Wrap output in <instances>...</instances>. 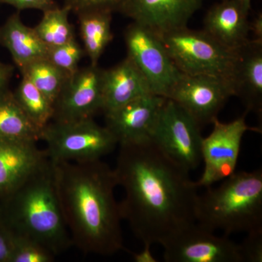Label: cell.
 I'll return each mask as SVG.
<instances>
[{
	"instance_id": "8fae6325",
	"label": "cell",
	"mask_w": 262,
	"mask_h": 262,
	"mask_svg": "<svg viewBox=\"0 0 262 262\" xmlns=\"http://www.w3.org/2000/svg\"><path fill=\"white\" fill-rule=\"evenodd\" d=\"M233 96L232 85L222 79L182 74L167 98L179 105L202 127L213 124L229 98Z\"/></svg>"
},
{
	"instance_id": "5b68a950",
	"label": "cell",
	"mask_w": 262,
	"mask_h": 262,
	"mask_svg": "<svg viewBox=\"0 0 262 262\" xmlns=\"http://www.w3.org/2000/svg\"><path fill=\"white\" fill-rule=\"evenodd\" d=\"M159 37L182 74L211 76L227 81L232 87L237 52L224 47L204 30L187 27Z\"/></svg>"
},
{
	"instance_id": "2e32d148",
	"label": "cell",
	"mask_w": 262,
	"mask_h": 262,
	"mask_svg": "<svg viewBox=\"0 0 262 262\" xmlns=\"http://www.w3.org/2000/svg\"><path fill=\"white\" fill-rule=\"evenodd\" d=\"M248 15L241 0H222L207 12L203 30L229 51L237 52L251 40Z\"/></svg>"
},
{
	"instance_id": "ffe728a7",
	"label": "cell",
	"mask_w": 262,
	"mask_h": 262,
	"mask_svg": "<svg viewBox=\"0 0 262 262\" xmlns=\"http://www.w3.org/2000/svg\"><path fill=\"white\" fill-rule=\"evenodd\" d=\"M113 13L91 10L77 15L85 56L90 64L98 65L100 58L113 39L112 31Z\"/></svg>"
},
{
	"instance_id": "7402d4cb",
	"label": "cell",
	"mask_w": 262,
	"mask_h": 262,
	"mask_svg": "<svg viewBox=\"0 0 262 262\" xmlns=\"http://www.w3.org/2000/svg\"><path fill=\"white\" fill-rule=\"evenodd\" d=\"M13 94L19 106L39 130L42 131L52 121L53 103L28 79L22 77Z\"/></svg>"
},
{
	"instance_id": "d4e9b609",
	"label": "cell",
	"mask_w": 262,
	"mask_h": 262,
	"mask_svg": "<svg viewBox=\"0 0 262 262\" xmlns=\"http://www.w3.org/2000/svg\"><path fill=\"white\" fill-rule=\"evenodd\" d=\"M85 56L84 48L76 37L61 46L48 48L46 58L70 76L79 69V63Z\"/></svg>"
},
{
	"instance_id": "8992f818",
	"label": "cell",
	"mask_w": 262,
	"mask_h": 262,
	"mask_svg": "<svg viewBox=\"0 0 262 262\" xmlns=\"http://www.w3.org/2000/svg\"><path fill=\"white\" fill-rule=\"evenodd\" d=\"M40 140L53 163H84L101 160L118 145L106 126L94 118L75 121H52L41 131Z\"/></svg>"
},
{
	"instance_id": "3957f363",
	"label": "cell",
	"mask_w": 262,
	"mask_h": 262,
	"mask_svg": "<svg viewBox=\"0 0 262 262\" xmlns=\"http://www.w3.org/2000/svg\"><path fill=\"white\" fill-rule=\"evenodd\" d=\"M0 223L12 235L34 241L56 256L72 246L49 158L0 199Z\"/></svg>"
},
{
	"instance_id": "836d02e7",
	"label": "cell",
	"mask_w": 262,
	"mask_h": 262,
	"mask_svg": "<svg viewBox=\"0 0 262 262\" xmlns=\"http://www.w3.org/2000/svg\"><path fill=\"white\" fill-rule=\"evenodd\" d=\"M241 2L242 3L243 5H244V8H246V10L250 11L251 7V0H241Z\"/></svg>"
},
{
	"instance_id": "52a82bcc",
	"label": "cell",
	"mask_w": 262,
	"mask_h": 262,
	"mask_svg": "<svg viewBox=\"0 0 262 262\" xmlns=\"http://www.w3.org/2000/svg\"><path fill=\"white\" fill-rule=\"evenodd\" d=\"M149 139L187 171L201 163V127L170 98H166L160 108Z\"/></svg>"
},
{
	"instance_id": "4dcf8cb0",
	"label": "cell",
	"mask_w": 262,
	"mask_h": 262,
	"mask_svg": "<svg viewBox=\"0 0 262 262\" xmlns=\"http://www.w3.org/2000/svg\"><path fill=\"white\" fill-rule=\"evenodd\" d=\"M14 72V67L0 62V95L9 90L10 80Z\"/></svg>"
},
{
	"instance_id": "7a4b0ae2",
	"label": "cell",
	"mask_w": 262,
	"mask_h": 262,
	"mask_svg": "<svg viewBox=\"0 0 262 262\" xmlns=\"http://www.w3.org/2000/svg\"><path fill=\"white\" fill-rule=\"evenodd\" d=\"M53 163L57 194L72 245L84 253L101 256L122 250V220L115 199L113 169L102 160Z\"/></svg>"
},
{
	"instance_id": "d6a6232c",
	"label": "cell",
	"mask_w": 262,
	"mask_h": 262,
	"mask_svg": "<svg viewBox=\"0 0 262 262\" xmlns=\"http://www.w3.org/2000/svg\"><path fill=\"white\" fill-rule=\"evenodd\" d=\"M134 259L137 262H155V258L153 256L149 246H144V249L140 253H136L134 256Z\"/></svg>"
},
{
	"instance_id": "d6986e66",
	"label": "cell",
	"mask_w": 262,
	"mask_h": 262,
	"mask_svg": "<svg viewBox=\"0 0 262 262\" xmlns=\"http://www.w3.org/2000/svg\"><path fill=\"white\" fill-rule=\"evenodd\" d=\"M0 45L9 51L20 71L33 62L47 57L48 46L34 29L23 23L18 12L10 15L0 27Z\"/></svg>"
},
{
	"instance_id": "ba28073f",
	"label": "cell",
	"mask_w": 262,
	"mask_h": 262,
	"mask_svg": "<svg viewBox=\"0 0 262 262\" xmlns=\"http://www.w3.org/2000/svg\"><path fill=\"white\" fill-rule=\"evenodd\" d=\"M127 58L140 71L153 94L168 97L182 72L177 68L158 34L133 21L124 32Z\"/></svg>"
},
{
	"instance_id": "6da1fadb",
	"label": "cell",
	"mask_w": 262,
	"mask_h": 262,
	"mask_svg": "<svg viewBox=\"0 0 262 262\" xmlns=\"http://www.w3.org/2000/svg\"><path fill=\"white\" fill-rule=\"evenodd\" d=\"M119 146L113 170L125 191L122 220L144 246H163L195 223L199 187L149 139Z\"/></svg>"
},
{
	"instance_id": "9c48e42d",
	"label": "cell",
	"mask_w": 262,
	"mask_h": 262,
	"mask_svg": "<svg viewBox=\"0 0 262 262\" xmlns=\"http://www.w3.org/2000/svg\"><path fill=\"white\" fill-rule=\"evenodd\" d=\"M246 115L233 121L224 123L216 119L209 136L202 143V161L204 170L196 182L198 187H210L235 172L243 138L248 130H256L248 126Z\"/></svg>"
},
{
	"instance_id": "44dd1931",
	"label": "cell",
	"mask_w": 262,
	"mask_h": 262,
	"mask_svg": "<svg viewBox=\"0 0 262 262\" xmlns=\"http://www.w3.org/2000/svg\"><path fill=\"white\" fill-rule=\"evenodd\" d=\"M41 131L29 120L10 90L0 95V139L38 141Z\"/></svg>"
},
{
	"instance_id": "30bf717a",
	"label": "cell",
	"mask_w": 262,
	"mask_h": 262,
	"mask_svg": "<svg viewBox=\"0 0 262 262\" xmlns=\"http://www.w3.org/2000/svg\"><path fill=\"white\" fill-rule=\"evenodd\" d=\"M166 262H244L239 244L196 222L163 245Z\"/></svg>"
},
{
	"instance_id": "4fadbf2b",
	"label": "cell",
	"mask_w": 262,
	"mask_h": 262,
	"mask_svg": "<svg viewBox=\"0 0 262 262\" xmlns=\"http://www.w3.org/2000/svg\"><path fill=\"white\" fill-rule=\"evenodd\" d=\"M203 0H125L119 13L158 35L187 27Z\"/></svg>"
},
{
	"instance_id": "5bb4252c",
	"label": "cell",
	"mask_w": 262,
	"mask_h": 262,
	"mask_svg": "<svg viewBox=\"0 0 262 262\" xmlns=\"http://www.w3.org/2000/svg\"><path fill=\"white\" fill-rule=\"evenodd\" d=\"M166 98L146 95L105 114V126L113 134L118 145L149 139L160 108Z\"/></svg>"
},
{
	"instance_id": "7c38bea8",
	"label": "cell",
	"mask_w": 262,
	"mask_h": 262,
	"mask_svg": "<svg viewBox=\"0 0 262 262\" xmlns=\"http://www.w3.org/2000/svg\"><path fill=\"white\" fill-rule=\"evenodd\" d=\"M103 70L98 65L79 68L69 77L54 103L53 121L93 118L102 110Z\"/></svg>"
},
{
	"instance_id": "ac0fdd59",
	"label": "cell",
	"mask_w": 262,
	"mask_h": 262,
	"mask_svg": "<svg viewBox=\"0 0 262 262\" xmlns=\"http://www.w3.org/2000/svg\"><path fill=\"white\" fill-rule=\"evenodd\" d=\"M234 96L248 111L262 114V42L249 41L237 52L232 80Z\"/></svg>"
},
{
	"instance_id": "1f68e13d",
	"label": "cell",
	"mask_w": 262,
	"mask_h": 262,
	"mask_svg": "<svg viewBox=\"0 0 262 262\" xmlns=\"http://www.w3.org/2000/svg\"><path fill=\"white\" fill-rule=\"evenodd\" d=\"M250 34H253L252 40L262 42V14L258 13L253 18L252 20L249 21Z\"/></svg>"
},
{
	"instance_id": "484cf974",
	"label": "cell",
	"mask_w": 262,
	"mask_h": 262,
	"mask_svg": "<svg viewBox=\"0 0 262 262\" xmlns=\"http://www.w3.org/2000/svg\"><path fill=\"white\" fill-rule=\"evenodd\" d=\"M12 252L10 262H52L55 256L41 245L12 235Z\"/></svg>"
},
{
	"instance_id": "83f0119b",
	"label": "cell",
	"mask_w": 262,
	"mask_h": 262,
	"mask_svg": "<svg viewBox=\"0 0 262 262\" xmlns=\"http://www.w3.org/2000/svg\"><path fill=\"white\" fill-rule=\"evenodd\" d=\"M239 246L244 262H262V229L248 233Z\"/></svg>"
},
{
	"instance_id": "277c9868",
	"label": "cell",
	"mask_w": 262,
	"mask_h": 262,
	"mask_svg": "<svg viewBox=\"0 0 262 262\" xmlns=\"http://www.w3.org/2000/svg\"><path fill=\"white\" fill-rule=\"evenodd\" d=\"M198 225L225 235L262 229V170L234 172L216 188L198 196Z\"/></svg>"
},
{
	"instance_id": "603a6c76",
	"label": "cell",
	"mask_w": 262,
	"mask_h": 262,
	"mask_svg": "<svg viewBox=\"0 0 262 262\" xmlns=\"http://www.w3.org/2000/svg\"><path fill=\"white\" fill-rule=\"evenodd\" d=\"M70 13L65 5L43 12L40 21L33 29L48 48L61 46L76 37L75 29L69 20Z\"/></svg>"
},
{
	"instance_id": "e0dca14e",
	"label": "cell",
	"mask_w": 262,
	"mask_h": 262,
	"mask_svg": "<svg viewBox=\"0 0 262 262\" xmlns=\"http://www.w3.org/2000/svg\"><path fill=\"white\" fill-rule=\"evenodd\" d=\"M153 94L146 79L128 58L103 70V113L121 107L136 98Z\"/></svg>"
},
{
	"instance_id": "f546056e",
	"label": "cell",
	"mask_w": 262,
	"mask_h": 262,
	"mask_svg": "<svg viewBox=\"0 0 262 262\" xmlns=\"http://www.w3.org/2000/svg\"><path fill=\"white\" fill-rule=\"evenodd\" d=\"M11 252V234L0 223V262H10Z\"/></svg>"
},
{
	"instance_id": "9a60e30c",
	"label": "cell",
	"mask_w": 262,
	"mask_h": 262,
	"mask_svg": "<svg viewBox=\"0 0 262 262\" xmlns=\"http://www.w3.org/2000/svg\"><path fill=\"white\" fill-rule=\"evenodd\" d=\"M37 141L0 139V199L8 195L48 159Z\"/></svg>"
},
{
	"instance_id": "cb8c5ba5",
	"label": "cell",
	"mask_w": 262,
	"mask_h": 262,
	"mask_svg": "<svg viewBox=\"0 0 262 262\" xmlns=\"http://www.w3.org/2000/svg\"><path fill=\"white\" fill-rule=\"evenodd\" d=\"M20 72L22 77L28 79L47 96L53 106L70 77L47 58L33 62Z\"/></svg>"
},
{
	"instance_id": "4316f807",
	"label": "cell",
	"mask_w": 262,
	"mask_h": 262,
	"mask_svg": "<svg viewBox=\"0 0 262 262\" xmlns=\"http://www.w3.org/2000/svg\"><path fill=\"white\" fill-rule=\"evenodd\" d=\"M125 0H64L65 6L75 15L91 10L120 12Z\"/></svg>"
},
{
	"instance_id": "f1b7e54d",
	"label": "cell",
	"mask_w": 262,
	"mask_h": 262,
	"mask_svg": "<svg viewBox=\"0 0 262 262\" xmlns=\"http://www.w3.org/2000/svg\"><path fill=\"white\" fill-rule=\"evenodd\" d=\"M0 3L11 5L18 11L34 9L46 12L58 7L54 0H0Z\"/></svg>"
}]
</instances>
